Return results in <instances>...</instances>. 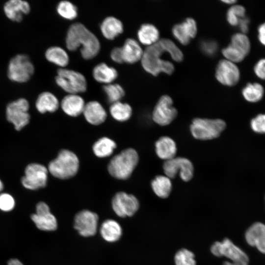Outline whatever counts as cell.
Masks as SVG:
<instances>
[{"instance_id": "38", "label": "cell", "mask_w": 265, "mask_h": 265, "mask_svg": "<svg viewBox=\"0 0 265 265\" xmlns=\"http://www.w3.org/2000/svg\"><path fill=\"white\" fill-rule=\"evenodd\" d=\"M174 260L176 265H196L194 254L186 249L178 251Z\"/></svg>"}, {"instance_id": "14", "label": "cell", "mask_w": 265, "mask_h": 265, "mask_svg": "<svg viewBox=\"0 0 265 265\" xmlns=\"http://www.w3.org/2000/svg\"><path fill=\"white\" fill-rule=\"evenodd\" d=\"M98 216L90 211L84 210L78 212L74 218V228L82 237L94 236L97 232Z\"/></svg>"}, {"instance_id": "20", "label": "cell", "mask_w": 265, "mask_h": 265, "mask_svg": "<svg viewBox=\"0 0 265 265\" xmlns=\"http://www.w3.org/2000/svg\"><path fill=\"white\" fill-rule=\"evenodd\" d=\"M82 113L86 120L93 125L101 124L107 117L106 112L102 105L95 101L86 104Z\"/></svg>"}, {"instance_id": "13", "label": "cell", "mask_w": 265, "mask_h": 265, "mask_svg": "<svg viewBox=\"0 0 265 265\" xmlns=\"http://www.w3.org/2000/svg\"><path fill=\"white\" fill-rule=\"evenodd\" d=\"M111 205L114 212L119 217L132 216L138 210L139 203L133 195L118 192L113 196Z\"/></svg>"}, {"instance_id": "16", "label": "cell", "mask_w": 265, "mask_h": 265, "mask_svg": "<svg viewBox=\"0 0 265 265\" xmlns=\"http://www.w3.org/2000/svg\"><path fill=\"white\" fill-rule=\"evenodd\" d=\"M31 219L37 228L42 231H54L57 227L55 217L51 212L48 205L44 202L37 204L36 213L31 215Z\"/></svg>"}, {"instance_id": "45", "label": "cell", "mask_w": 265, "mask_h": 265, "mask_svg": "<svg viewBox=\"0 0 265 265\" xmlns=\"http://www.w3.org/2000/svg\"><path fill=\"white\" fill-rule=\"evenodd\" d=\"M110 55L111 59L113 61L117 63H123L121 47L114 48L111 50Z\"/></svg>"}, {"instance_id": "40", "label": "cell", "mask_w": 265, "mask_h": 265, "mask_svg": "<svg viewBox=\"0 0 265 265\" xmlns=\"http://www.w3.org/2000/svg\"><path fill=\"white\" fill-rule=\"evenodd\" d=\"M222 53L226 59L235 63L242 61L245 57L230 45L222 50Z\"/></svg>"}, {"instance_id": "30", "label": "cell", "mask_w": 265, "mask_h": 265, "mask_svg": "<svg viewBox=\"0 0 265 265\" xmlns=\"http://www.w3.org/2000/svg\"><path fill=\"white\" fill-rule=\"evenodd\" d=\"M47 60L61 67L66 66L69 61V57L67 52L62 48L53 46L48 48L45 52Z\"/></svg>"}, {"instance_id": "48", "label": "cell", "mask_w": 265, "mask_h": 265, "mask_svg": "<svg viewBox=\"0 0 265 265\" xmlns=\"http://www.w3.org/2000/svg\"><path fill=\"white\" fill-rule=\"evenodd\" d=\"M7 265H23V264L17 259H11L8 261Z\"/></svg>"}, {"instance_id": "8", "label": "cell", "mask_w": 265, "mask_h": 265, "mask_svg": "<svg viewBox=\"0 0 265 265\" xmlns=\"http://www.w3.org/2000/svg\"><path fill=\"white\" fill-rule=\"evenodd\" d=\"M34 72V66L28 56L20 54L10 59L8 66L7 76L13 81L23 83L28 81Z\"/></svg>"}, {"instance_id": "32", "label": "cell", "mask_w": 265, "mask_h": 265, "mask_svg": "<svg viewBox=\"0 0 265 265\" xmlns=\"http://www.w3.org/2000/svg\"><path fill=\"white\" fill-rule=\"evenodd\" d=\"M109 112L112 117L119 122H125L129 120L132 113L130 105L117 102L111 105Z\"/></svg>"}, {"instance_id": "34", "label": "cell", "mask_w": 265, "mask_h": 265, "mask_svg": "<svg viewBox=\"0 0 265 265\" xmlns=\"http://www.w3.org/2000/svg\"><path fill=\"white\" fill-rule=\"evenodd\" d=\"M229 45L245 57L251 50V43L249 38L246 34L241 32L233 35Z\"/></svg>"}, {"instance_id": "11", "label": "cell", "mask_w": 265, "mask_h": 265, "mask_svg": "<svg viewBox=\"0 0 265 265\" xmlns=\"http://www.w3.org/2000/svg\"><path fill=\"white\" fill-rule=\"evenodd\" d=\"M162 168L165 175L170 179L175 178L178 173L180 178L185 182L190 181L193 176V165L190 160L186 158L175 157L165 160Z\"/></svg>"}, {"instance_id": "3", "label": "cell", "mask_w": 265, "mask_h": 265, "mask_svg": "<svg viewBox=\"0 0 265 265\" xmlns=\"http://www.w3.org/2000/svg\"><path fill=\"white\" fill-rule=\"evenodd\" d=\"M138 160L136 150L132 148L125 149L111 159L107 166L108 173L117 179H128L137 166Z\"/></svg>"}, {"instance_id": "24", "label": "cell", "mask_w": 265, "mask_h": 265, "mask_svg": "<svg viewBox=\"0 0 265 265\" xmlns=\"http://www.w3.org/2000/svg\"><path fill=\"white\" fill-rule=\"evenodd\" d=\"M103 36L108 40H113L123 31V25L118 19L113 16L106 18L100 26Z\"/></svg>"}, {"instance_id": "42", "label": "cell", "mask_w": 265, "mask_h": 265, "mask_svg": "<svg viewBox=\"0 0 265 265\" xmlns=\"http://www.w3.org/2000/svg\"><path fill=\"white\" fill-rule=\"evenodd\" d=\"M15 205V201L12 195L7 193L0 194V210L4 212L12 210Z\"/></svg>"}, {"instance_id": "31", "label": "cell", "mask_w": 265, "mask_h": 265, "mask_svg": "<svg viewBox=\"0 0 265 265\" xmlns=\"http://www.w3.org/2000/svg\"><path fill=\"white\" fill-rule=\"evenodd\" d=\"M116 147V144L113 140L103 137L94 143L93 151L97 157L106 158L110 156Z\"/></svg>"}, {"instance_id": "27", "label": "cell", "mask_w": 265, "mask_h": 265, "mask_svg": "<svg viewBox=\"0 0 265 265\" xmlns=\"http://www.w3.org/2000/svg\"><path fill=\"white\" fill-rule=\"evenodd\" d=\"M100 232L103 239L109 242L117 241L122 234L121 226L113 219H107L104 221L101 226Z\"/></svg>"}, {"instance_id": "33", "label": "cell", "mask_w": 265, "mask_h": 265, "mask_svg": "<svg viewBox=\"0 0 265 265\" xmlns=\"http://www.w3.org/2000/svg\"><path fill=\"white\" fill-rule=\"evenodd\" d=\"M264 88L258 82L248 83L242 89V94L248 102L256 103L260 101L264 94Z\"/></svg>"}, {"instance_id": "18", "label": "cell", "mask_w": 265, "mask_h": 265, "mask_svg": "<svg viewBox=\"0 0 265 265\" xmlns=\"http://www.w3.org/2000/svg\"><path fill=\"white\" fill-rule=\"evenodd\" d=\"M245 238L248 244L265 254V224L254 223L246 231Z\"/></svg>"}, {"instance_id": "5", "label": "cell", "mask_w": 265, "mask_h": 265, "mask_svg": "<svg viewBox=\"0 0 265 265\" xmlns=\"http://www.w3.org/2000/svg\"><path fill=\"white\" fill-rule=\"evenodd\" d=\"M226 126L225 121L220 119L196 118L192 120L190 131L192 135L197 139L211 140L218 137Z\"/></svg>"}, {"instance_id": "9", "label": "cell", "mask_w": 265, "mask_h": 265, "mask_svg": "<svg viewBox=\"0 0 265 265\" xmlns=\"http://www.w3.org/2000/svg\"><path fill=\"white\" fill-rule=\"evenodd\" d=\"M29 103L25 98H19L9 103L6 108V117L17 131H20L27 125L30 116L28 112Z\"/></svg>"}, {"instance_id": "19", "label": "cell", "mask_w": 265, "mask_h": 265, "mask_svg": "<svg viewBox=\"0 0 265 265\" xmlns=\"http://www.w3.org/2000/svg\"><path fill=\"white\" fill-rule=\"evenodd\" d=\"M3 10L6 16L13 22H20L23 16L29 13L30 6L28 2L22 0H10L4 5Z\"/></svg>"}, {"instance_id": "28", "label": "cell", "mask_w": 265, "mask_h": 265, "mask_svg": "<svg viewBox=\"0 0 265 265\" xmlns=\"http://www.w3.org/2000/svg\"><path fill=\"white\" fill-rule=\"evenodd\" d=\"M159 33L158 28L151 24L142 25L138 30L137 37L143 45L151 46L159 40Z\"/></svg>"}, {"instance_id": "15", "label": "cell", "mask_w": 265, "mask_h": 265, "mask_svg": "<svg viewBox=\"0 0 265 265\" xmlns=\"http://www.w3.org/2000/svg\"><path fill=\"white\" fill-rule=\"evenodd\" d=\"M216 80L222 84L233 86L240 79V71L236 63L226 59L220 60L215 70Z\"/></svg>"}, {"instance_id": "26", "label": "cell", "mask_w": 265, "mask_h": 265, "mask_svg": "<svg viewBox=\"0 0 265 265\" xmlns=\"http://www.w3.org/2000/svg\"><path fill=\"white\" fill-rule=\"evenodd\" d=\"M59 106V103L56 96L48 91L40 94L35 103L37 110L41 113L54 112L57 110Z\"/></svg>"}, {"instance_id": "43", "label": "cell", "mask_w": 265, "mask_h": 265, "mask_svg": "<svg viewBox=\"0 0 265 265\" xmlns=\"http://www.w3.org/2000/svg\"><path fill=\"white\" fill-rule=\"evenodd\" d=\"M252 130L258 133H265V114H260L254 118L251 122Z\"/></svg>"}, {"instance_id": "21", "label": "cell", "mask_w": 265, "mask_h": 265, "mask_svg": "<svg viewBox=\"0 0 265 265\" xmlns=\"http://www.w3.org/2000/svg\"><path fill=\"white\" fill-rule=\"evenodd\" d=\"M85 103L83 99L78 94H69L61 100L60 106L63 111L72 117H77L82 113Z\"/></svg>"}, {"instance_id": "49", "label": "cell", "mask_w": 265, "mask_h": 265, "mask_svg": "<svg viewBox=\"0 0 265 265\" xmlns=\"http://www.w3.org/2000/svg\"><path fill=\"white\" fill-rule=\"evenodd\" d=\"M222 1L223 2H224L226 4H235V3L237 2V0H222Z\"/></svg>"}, {"instance_id": "1", "label": "cell", "mask_w": 265, "mask_h": 265, "mask_svg": "<svg viewBox=\"0 0 265 265\" xmlns=\"http://www.w3.org/2000/svg\"><path fill=\"white\" fill-rule=\"evenodd\" d=\"M66 46L71 51L81 47V55L86 60L95 57L101 48L100 43L96 35L80 23H74L68 28Z\"/></svg>"}, {"instance_id": "37", "label": "cell", "mask_w": 265, "mask_h": 265, "mask_svg": "<svg viewBox=\"0 0 265 265\" xmlns=\"http://www.w3.org/2000/svg\"><path fill=\"white\" fill-rule=\"evenodd\" d=\"M245 8L240 5H232L227 11L226 18L228 23L232 26H238L239 21L245 17Z\"/></svg>"}, {"instance_id": "6", "label": "cell", "mask_w": 265, "mask_h": 265, "mask_svg": "<svg viewBox=\"0 0 265 265\" xmlns=\"http://www.w3.org/2000/svg\"><path fill=\"white\" fill-rule=\"evenodd\" d=\"M55 80L58 86L69 94H78L87 89L85 77L74 70L63 68L59 69Z\"/></svg>"}, {"instance_id": "4", "label": "cell", "mask_w": 265, "mask_h": 265, "mask_svg": "<svg viewBox=\"0 0 265 265\" xmlns=\"http://www.w3.org/2000/svg\"><path fill=\"white\" fill-rule=\"evenodd\" d=\"M79 168V160L73 152L63 149L55 159L49 163L48 171L54 177L68 179L76 175Z\"/></svg>"}, {"instance_id": "2", "label": "cell", "mask_w": 265, "mask_h": 265, "mask_svg": "<svg viewBox=\"0 0 265 265\" xmlns=\"http://www.w3.org/2000/svg\"><path fill=\"white\" fill-rule=\"evenodd\" d=\"M165 52H167L161 39L148 46L143 51L141 59L143 69L154 76H158L160 73L172 74L174 71V65L171 62L160 58Z\"/></svg>"}, {"instance_id": "39", "label": "cell", "mask_w": 265, "mask_h": 265, "mask_svg": "<svg viewBox=\"0 0 265 265\" xmlns=\"http://www.w3.org/2000/svg\"><path fill=\"white\" fill-rule=\"evenodd\" d=\"M166 52L176 62H181L184 59L183 53L176 44L169 39H161Z\"/></svg>"}, {"instance_id": "50", "label": "cell", "mask_w": 265, "mask_h": 265, "mask_svg": "<svg viewBox=\"0 0 265 265\" xmlns=\"http://www.w3.org/2000/svg\"><path fill=\"white\" fill-rule=\"evenodd\" d=\"M3 184L1 180L0 179V192L3 190Z\"/></svg>"}, {"instance_id": "23", "label": "cell", "mask_w": 265, "mask_h": 265, "mask_svg": "<svg viewBox=\"0 0 265 265\" xmlns=\"http://www.w3.org/2000/svg\"><path fill=\"white\" fill-rule=\"evenodd\" d=\"M155 151L158 157L167 160L175 157L177 148L175 141L169 136L160 137L155 143Z\"/></svg>"}, {"instance_id": "35", "label": "cell", "mask_w": 265, "mask_h": 265, "mask_svg": "<svg viewBox=\"0 0 265 265\" xmlns=\"http://www.w3.org/2000/svg\"><path fill=\"white\" fill-rule=\"evenodd\" d=\"M103 90L106 95L108 102L111 104L120 102L125 94L123 87L117 83L105 84Z\"/></svg>"}, {"instance_id": "41", "label": "cell", "mask_w": 265, "mask_h": 265, "mask_svg": "<svg viewBox=\"0 0 265 265\" xmlns=\"http://www.w3.org/2000/svg\"><path fill=\"white\" fill-rule=\"evenodd\" d=\"M201 51L209 56L215 55L218 51V44L216 41L212 40H204L200 44Z\"/></svg>"}, {"instance_id": "17", "label": "cell", "mask_w": 265, "mask_h": 265, "mask_svg": "<svg viewBox=\"0 0 265 265\" xmlns=\"http://www.w3.org/2000/svg\"><path fill=\"white\" fill-rule=\"evenodd\" d=\"M174 37L182 45L188 44L190 40L195 37L197 32L195 21L188 18L180 24L174 26L172 30Z\"/></svg>"}, {"instance_id": "36", "label": "cell", "mask_w": 265, "mask_h": 265, "mask_svg": "<svg viewBox=\"0 0 265 265\" xmlns=\"http://www.w3.org/2000/svg\"><path fill=\"white\" fill-rule=\"evenodd\" d=\"M58 14L62 18L72 20L78 16L77 7L68 0H62L58 3L56 7Z\"/></svg>"}, {"instance_id": "44", "label": "cell", "mask_w": 265, "mask_h": 265, "mask_svg": "<svg viewBox=\"0 0 265 265\" xmlns=\"http://www.w3.org/2000/svg\"><path fill=\"white\" fill-rule=\"evenodd\" d=\"M255 75L260 79L265 80V58L259 60L254 67Z\"/></svg>"}, {"instance_id": "7", "label": "cell", "mask_w": 265, "mask_h": 265, "mask_svg": "<svg viewBox=\"0 0 265 265\" xmlns=\"http://www.w3.org/2000/svg\"><path fill=\"white\" fill-rule=\"evenodd\" d=\"M211 250L214 256H225L232 261H225L223 265H248L249 258L246 254L228 238H225L222 242H215Z\"/></svg>"}, {"instance_id": "12", "label": "cell", "mask_w": 265, "mask_h": 265, "mask_svg": "<svg viewBox=\"0 0 265 265\" xmlns=\"http://www.w3.org/2000/svg\"><path fill=\"white\" fill-rule=\"evenodd\" d=\"M173 100L169 96H162L154 108L152 112L153 121L162 126L170 124L177 115V110L173 106Z\"/></svg>"}, {"instance_id": "25", "label": "cell", "mask_w": 265, "mask_h": 265, "mask_svg": "<svg viewBox=\"0 0 265 265\" xmlns=\"http://www.w3.org/2000/svg\"><path fill=\"white\" fill-rule=\"evenodd\" d=\"M94 79L105 84L112 83L118 77V72L113 67L101 62L95 66L92 71Z\"/></svg>"}, {"instance_id": "29", "label": "cell", "mask_w": 265, "mask_h": 265, "mask_svg": "<svg viewBox=\"0 0 265 265\" xmlns=\"http://www.w3.org/2000/svg\"><path fill=\"white\" fill-rule=\"evenodd\" d=\"M151 185L154 192L161 198L168 197L172 188L171 179L165 175L157 176L152 181Z\"/></svg>"}, {"instance_id": "22", "label": "cell", "mask_w": 265, "mask_h": 265, "mask_svg": "<svg viewBox=\"0 0 265 265\" xmlns=\"http://www.w3.org/2000/svg\"><path fill=\"white\" fill-rule=\"evenodd\" d=\"M121 49L123 63L133 64L141 60L143 51L135 39H127Z\"/></svg>"}, {"instance_id": "10", "label": "cell", "mask_w": 265, "mask_h": 265, "mask_svg": "<svg viewBox=\"0 0 265 265\" xmlns=\"http://www.w3.org/2000/svg\"><path fill=\"white\" fill-rule=\"evenodd\" d=\"M48 168L44 165L32 163L25 169V175L21 178L24 187L29 190H36L45 187L48 181Z\"/></svg>"}, {"instance_id": "46", "label": "cell", "mask_w": 265, "mask_h": 265, "mask_svg": "<svg viewBox=\"0 0 265 265\" xmlns=\"http://www.w3.org/2000/svg\"><path fill=\"white\" fill-rule=\"evenodd\" d=\"M258 33V37L260 42L265 46V22L259 26Z\"/></svg>"}, {"instance_id": "47", "label": "cell", "mask_w": 265, "mask_h": 265, "mask_svg": "<svg viewBox=\"0 0 265 265\" xmlns=\"http://www.w3.org/2000/svg\"><path fill=\"white\" fill-rule=\"evenodd\" d=\"M249 25V19L247 18L244 17L239 22L238 25L241 33L245 34L248 31Z\"/></svg>"}]
</instances>
